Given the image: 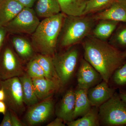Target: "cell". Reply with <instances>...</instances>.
<instances>
[{
	"label": "cell",
	"instance_id": "cell-1",
	"mask_svg": "<svg viewBox=\"0 0 126 126\" xmlns=\"http://www.w3.org/2000/svg\"><path fill=\"white\" fill-rule=\"evenodd\" d=\"M84 59L108 83L114 72L124 63L126 59L123 52L106 41L94 36L88 37L83 43Z\"/></svg>",
	"mask_w": 126,
	"mask_h": 126
},
{
	"label": "cell",
	"instance_id": "cell-2",
	"mask_svg": "<svg viewBox=\"0 0 126 126\" xmlns=\"http://www.w3.org/2000/svg\"><path fill=\"white\" fill-rule=\"evenodd\" d=\"M65 16L60 13L40 21L32 34L31 43L35 52L52 57L56 54L58 39Z\"/></svg>",
	"mask_w": 126,
	"mask_h": 126
},
{
	"label": "cell",
	"instance_id": "cell-3",
	"mask_svg": "<svg viewBox=\"0 0 126 126\" xmlns=\"http://www.w3.org/2000/svg\"><path fill=\"white\" fill-rule=\"evenodd\" d=\"M95 21L93 16L87 15L65 16L60 32V46L69 47L81 42L90 33Z\"/></svg>",
	"mask_w": 126,
	"mask_h": 126
},
{
	"label": "cell",
	"instance_id": "cell-4",
	"mask_svg": "<svg viewBox=\"0 0 126 126\" xmlns=\"http://www.w3.org/2000/svg\"><path fill=\"white\" fill-rule=\"evenodd\" d=\"M100 125L126 126V103L115 93L111 98L98 107Z\"/></svg>",
	"mask_w": 126,
	"mask_h": 126
},
{
	"label": "cell",
	"instance_id": "cell-5",
	"mask_svg": "<svg viewBox=\"0 0 126 126\" xmlns=\"http://www.w3.org/2000/svg\"><path fill=\"white\" fill-rule=\"evenodd\" d=\"M79 52L75 48H72L61 54L52 57L55 70L62 86L68 83L74 74L78 64Z\"/></svg>",
	"mask_w": 126,
	"mask_h": 126
},
{
	"label": "cell",
	"instance_id": "cell-6",
	"mask_svg": "<svg viewBox=\"0 0 126 126\" xmlns=\"http://www.w3.org/2000/svg\"><path fill=\"white\" fill-rule=\"evenodd\" d=\"M0 88L4 90L6 95L4 102L7 108L13 111L19 116H21L25 111L26 105L19 77L0 80Z\"/></svg>",
	"mask_w": 126,
	"mask_h": 126
},
{
	"label": "cell",
	"instance_id": "cell-7",
	"mask_svg": "<svg viewBox=\"0 0 126 126\" xmlns=\"http://www.w3.org/2000/svg\"><path fill=\"white\" fill-rule=\"evenodd\" d=\"M40 22L34 9L25 7L5 27L7 32L11 33L32 35Z\"/></svg>",
	"mask_w": 126,
	"mask_h": 126
},
{
	"label": "cell",
	"instance_id": "cell-8",
	"mask_svg": "<svg viewBox=\"0 0 126 126\" xmlns=\"http://www.w3.org/2000/svg\"><path fill=\"white\" fill-rule=\"evenodd\" d=\"M19 56L15 50L7 46L0 51V80L19 77L25 73Z\"/></svg>",
	"mask_w": 126,
	"mask_h": 126
},
{
	"label": "cell",
	"instance_id": "cell-9",
	"mask_svg": "<svg viewBox=\"0 0 126 126\" xmlns=\"http://www.w3.org/2000/svg\"><path fill=\"white\" fill-rule=\"evenodd\" d=\"M52 96L39 101L28 107L24 121L28 126H34L47 121L54 111V103Z\"/></svg>",
	"mask_w": 126,
	"mask_h": 126
},
{
	"label": "cell",
	"instance_id": "cell-10",
	"mask_svg": "<svg viewBox=\"0 0 126 126\" xmlns=\"http://www.w3.org/2000/svg\"><path fill=\"white\" fill-rule=\"evenodd\" d=\"M77 77V87L87 90L94 87L103 80L100 74L84 59L80 61Z\"/></svg>",
	"mask_w": 126,
	"mask_h": 126
},
{
	"label": "cell",
	"instance_id": "cell-11",
	"mask_svg": "<svg viewBox=\"0 0 126 126\" xmlns=\"http://www.w3.org/2000/svg\"><path fill=\"white\" fill-rule=\"evenodd\" d=\"M108 83L103 80L94 87L88 89L87 96L92 107H99L115 94L116 89L110 88Z\"/></svg>",
	"mask_w": 126,
	"mask_h": 126
},
{
	"label": "cell",
	"instance_id": "cell-12",
	"mask_svg": "<svg viewBox=\"0 0 126 126\" xmlns=\"http://www.w3.org/2000/svg\"><path fill=\"white\" fill-rule=\"evenodd\" d=\"M34 88L39 101L52 96L62 86L60 80L45 78L32 79Z\"/></svg>",
	"mask_w": 126,
	"mask_h": 126
},
{
	"label": "cell",
	"instance_id": "cell-13",
	"mask_svg": "<svg viewBox=\"0 0 126 126\" xmlns=\"http://www.w3.org/2000/svg\"><path fill=\"white\" fill-rule=\"evenodd\" d=\"M75 90L69 89L63 96L55 113L57 117L69 122L74 120L73 114L75 107Z\"/></svg>",
	"mask_w": 126,
	"mask_h": 126
},
{
	"label": "cell",
	"instance_id": "cell-14",
	"mask_svg": "<svg viewBox=\"0 0 126 126\" xmlns=\"http://www.w3.org/2000/svg\"><path fill=\"white\" fill-rule=\"evenodd\" d=\"M24 7L16 0H1L0 26H5Z\"/></svg>",
	"mask_w": 126,
	"mask_h": 126
},
{
	"label": "cell",
	"instance_id": "cell-15",
	"mask_svg": "<svg viewBox=\"0 0 126 126\" xmlns=\"http://www.w3.org/2000/svg\"><path fill=\"white\" fill-rule=\"evenodd\" d=\"M93 17L95 21L108 20L126 23V9L117 1Z\"/></svg>",
	"mask_w": 126,
	"mask_h": 126
},
{
	"label": "cell",
	"instance_id": "cell-16",
	"mask_svg": "<svg viewBox=\"0 0 126 126\" xmlns=\"http://www.w3.org/2000/svg\"><path fill=\"white\" fill-rule=\"evenodd\" d=\"M12 43L15 51L21 61L27 63L35 56V52L31 43L27 39L15 36Z\"/></svg>",
	"mask_w": 126,
	"mask_h": 126
},
{
	"label": "cell",
	"instance_id": "cell-17",
	"mask_svg": "<svg viewBox=\"0 0 126 126\" xmlns=\"http://www.w3.org/2000/svg\"><path fill=\"white\" fill-rule=\"evenodd\" d=\"M38 17L48 18L60 13L58 0H36L34 9Z\"/></svg>",
	"mask_w": 126,
	"mask_h": 126
},
{
	"label": "cell",
	"instance_id": "cell-18",
	"mask_svg": "<svg viewBox=\"0 0 126 126\" xmlns=\"http://www.w3.org/2000/svg\"><path fill=\"white\" fill-rule=\"evenodd\" d=\"M61 11L71 16H83L88 0H58Z\"/></svg>",
	"mask_w": 126,
	"mask_h": 126
},
{
	"label": "cell",
	"instance_id": "cell-19",
	"mask_svg": "<svg viewBox=\"0 0 126 126\" xmlns=\"http://www.w3.org/2000/svg\"><path fill=\"white\" fill-rule=\"evenodd\" d=\"M87 89L77 87L75 90V107L73 114L74 120L85 115L92 108L87 96Z\"/></svg>",
	"mask_w": 126,
	"mask_h": 126
},
{
	"label": "cell",
	"instance_id": "cell-20",
	"mask_svg": "<svg viewBox=\"0 0 126 126\" xmlns=\"http://www.w3.org/2000/svg\"><path fill=\"white\" fill-rule=\"evenodd\" d=\"M19 78L22 86L23 99L26 106L29 107L38 102L39 101L35 93L32 79L25 72Z\"/></svg>",
	"mask_w": 126,
	"mask_h": 126
},
{
	"label": "cell",
	"instance_id": "cell-21",
	"mask_svg": "<svg viewBox=\"0 0 126 126\" xmlns=\"http://www.w3.org/2000/svg\"><path fill=\"white\" fill-rule=\"evenodd\" d=\"M93 30V36L101 40L106 41L115 32L119 22L108 20H101Z\"/></svg>",
	"mask_w": 126,
	"mask_h": 126
},
{
	"label": "cell",
	"instance_id": "cell-22",
	"mask_svg": "<svg viewBox=\"0 0 126 126\" xmlns=\"http://www.w3.org/2000/svg\"><path fill=\"white\" fill-rule=\"evenodd\" d=\"M69 126H98L100 125L98 117V108L92 107L88 112L77 120L67 122Z\"/></svg>",
	"mask_w": 126,
	"mask_h": 126
},
{
	"label": "cell",
	"instance_id": "cell-23",
	"mask_svg": "<svg viewBox=\"0 0 126 126\" xmlns=\"http://www.w3.org/2000/svg\"><path fill=\"white\" fill-rule=\"evenodd\" d=\"M34 58L43 69L45 73V78L60 81L55 70L52 56L38 54H36Z\"/></svg>",
	"mask_w": 126,
	"mask_h": 126
},
{
	"label": "cell",
	"instance_id": "cell-24",
	"mask_svg": "<svg viewBox=\"0 0 126 126\" xmlns=\"http://www.w3.org/2000/svg\"><path fill=\"white\" fill-rule=\"evenodd\" d=\"M117 0H88L83 15L95 13L109 7Z\"/></svg>",
	"mask_w": 126,
	"mask_h": 126
},
{
	"label": "cell",
	"instance_id": "cell-25",
	"mask_svg": "<svg viewBox=\"0 0 126 126\" xmlns=\"http://www.w3.org/2000/svg\"><path fill=\"white\" fill-rule=\"evenodd\" d=\"M123 23L119 26H118L113 36L111 44L118 49H124L126 50V23Z\"/></svg>",
	"mask_w": 126,
	"mask_h": 126
},
{
	"label": "cell",
	"instance_id": "cell-26",
	"mask_svg": "<svg viewBox=\"0 0 126 126\" xmlns=\"http://www.w3.org/2000/svg\"><path fill=\"white\" fill-rule=\"evenodd\" d=\"M25 72L32 79L45 78L44 70L34 58L27 63Z\"/></svg>",
	"mask_w": 126,
	"mask_h": 126
},
{
	"label": "cell",
	"instance_id": "cell-27",
	"mask_svg": "<svg viewBox=\"0 0 126 126\" xmlns=\"http://www.w3.org/2000/svg\"><path fill=\"white\" fill-rule=\"evenodd\" d=\"M111 79L115 87L120 89L126 86V60L115 70Z\"/></svg>",
	"mask_w": 126,
	"mask_h": 126
},
{
	"label": "cell",
	"instance_id": "cell-28",
	"mask_svg": "<svg viewBox=\"0 0 126 126\" xmlns=\"http://www.w3.org/2000/svg\"><path fill=\"white\" fill-rule=\"evenodd\" d=\"M10 110L11 114L12 126H27L24 122L21 121L19 118V116L16 113L12 110Z\"/></svg>",
	"mask_w": 126,
	"mask_h": 126
},
{
	"label": "cell",
	"instance_id": "cell-29",
	"mask_svg": "<svg viewBox=\"0 0 126 126\" xmlns=\"http://www.w3.org/2000/svg\"><path fill=\"white\" fill-rule=\"evenodd\" d=\"M0 126H12L11 114L9 109L7 108V111L4 115V117Z\"/></svg>",
	"mask_w": 126,
	"mask_h": 126
},
{
	"label": "cell",
	"instance_id": "cell-30",
	"mask_svg": "<svg viewBox=\"0 0 126 126\" xmlns=\"http://www.w3.org/2000/svg\"><path fill=\"white\" fill-rule=\"evenodd\" d=\"M7 32V30L5 26H0V51L2 48V45Z\"/></svg>",
	"mask_w": 126,
	"mask_h": 126
},
{
	"label": "cell",
	"instance_id": "cell-31",
	"mask_svg": "<svg viewBox=\"0 0 126 126\" xmlns=\"http://www.w3.org/2000/svg\"><path fill=\"white\" fill-rule=\"evenodd\" d=\"M24 7L32 8L36 0H16Z\"/></svg>",
	"mask_w": 126,
	"mask_h": 126
},
{
	"label": "cell",
	"instance_id": "cell-32",
	"mask_svg": "<svg viewBox=\"0 0 126 126\" xmlns=\"http://www.w3.org/2000/svg\"><path fill=\"white\" fill-rule=\"evenodd\" d=\"M63 120L60 118L57 117L56 119L49 123L47 125V126H64L65 124Z\"/></svg>",
	"mask_w": 126,
	"mask_h": 126
},
{
	"label": "cell",
	"instance_id": "cell-33",
	"mask_svg": "<svg viewBox=\"0 0 126 126\" xmlns=\"http://www.w3.org/2000/svg\"><path fill=\"white\" fill-rule=\"evenodd\" d=\"M7 109L6 104L4 101H0V113L3 115L5 114Z\"/></svg>",
	"mask_w": 126,
	"mask_h": 126
},
{
	"label": "cell",
	"instance_id": "cell-34",
	"mask_svg": "<svg viewBox=\"0 0 126 126\" xmlns=\"http://www.w3.org/2000/svg\"><path fill=\"white\" fill-rule=\"evenodd\" d=\"M118 94L121 99L126 103V90L120 89Z\"/></svg>",
	"mask_w": 126,
	"mask_h": 126
},
{
	"label": "cell",
	"instance_id": "cell-35",
	"mask_svg": "<svg viewBox=\"0 0 126 126\" xmlns=\"http://www.w3.org/2000/svg\"><path fill=\"white\" fill-rule=\"evenodd\" d=\"M6 95L4 89L1 88H0V101H4L5 99Z\"/></svg>",
	"mask_w": 126,
	"mask_h": 126
},
{
	"label": "cell",
	"instance_id": "cell-36",
	"mask_svg": "<svg viewBox=\"0 0 126 126\" xmlns=\"http://www.w3.org/2000/svg\"><path fill=\"white\" fill-rule=\"evenodd\" d=\"M117 1L123 6L126 9V0H117Z\"/></svg>",
	"mask_w": 126,
	"mask_h": 126
},
{
	"label": "cell",
	"instance_id": "cell-37",
	"mask_svg": "<svg viewBox=\"0 0 126 126\" xmlns=\"http://www.w3.org/2000/svg\"><path fill=\"white\" fill-rule=\"evenodd\" d=\"M123 56L126 59V50L123 52Z\"/></svg>",
	"mask_w": 126,
	"mask_h": 126
},
{
	"label": "cell",
	"instance_id": "cell-38",
	"mask_svg": "<svg viewBox=\"0 0 126 126\" xmlns=\"http://www.w3.org/2000/svg\"></svg>",
	"mask_w": 126,
	"mask_h": 126
}]
</instances>
